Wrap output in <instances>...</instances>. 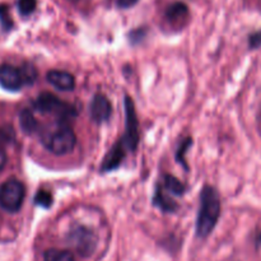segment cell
Masks as SVG:
<instances>
[{"mask_svg": "<svg viewBox=\"0 0 261 261\" xmlns=\"http://www.w3.org/2000/svg\"><path fill=\"white\" fill-rule=\"evenodd\" d=\"M250 48H259L261 47V30L251 33L249 37Z\"/></svg>", "mask_w": 261, "mask_h": 261, "instance_id": "cell-22", "label": "cell"}, {"mask_svg": "<svg viewBox=\"0 0 261 261\" xmlns=\"http://www.w3.org/2000/svg\"><path fill=\"white\" fill-rule=\"evenodd\" d=\"M35 109L41 114H51L58 116L59 121L68 122L70 117L75 116L76 110L71 105L65 103L53 93H41L35 101Z\"/></svg>", "mask_w": 261, "mask_h": 261, "instance_id": "cell-3", "label": "cell"}, {"mask_svg": "<svg viewBox=\"0 0 261 261\" xmlns=\"http://www.w3.org/2000/svg\"><path fill=\"white\" fill-rule=\"evenodd\" d=\"M5 165H7V154L4 149H0V171L5 167Z\"/></svg>", "mask_w": 261, "mask_h": 261, "instance_id": "cell-24", "label": "cell"}, {"mask_svg": "<svg viewBox=\"0 0 261 261\" xmlns=\"http://www.w3.org/2000/svg\"><path fill=\"white\" fill-rule=\"evenodd\" d=\"M0 86L9 92H18L24 86L20 68L13 66L10 64L0 65Z\"/></svg>", "mask_w": 261, "mask_h": 261, "instance_id": "cell-7", "label": "cell"}, {"mask_svg": "<svg viewBox=\"0 0 261 261\" xmlns=\"http://www.w3.org/2000/svg\"><path fill=\"white\" fill-rule=\"evenodd\" d=\"M89 115H91V119L98 124L109 121L112 115V106L111 102L105 94L97 93L92 98L91 106H89Z\"/></svg>", "mask_w": 261, "mask_h": 261, "instance_id": "cell-8", "label": "cell"}, {"mask_svg": "<svg viewBox=\"0 0 261 261\" xmlns=\"http://www.w3.org/2000/svg\"><path fill=\"white\" fill-rule=\"evenodd\" d=\"M46 79L54 88L59 89V91L68 92L75 88V78L73 76V74L68 73V71L54 69L46 74Z\"/></svg>", "mask_w": 261, "mask_h": 261, "instance_id": "cell-9", "label": "cell"}, {"mask_svg": "<svg viewBox=\"0 0 261 261\" xmlns=\"http://www.w3.org/2000/svg\"><path fill=\"white\" fill-rule=\"evenodd\" d=\"M37 0H18V9L22 15H30L35 12Z\"/></svg>", "mask_w": 261, "mask_h": 261, "instance_id": "cell-20", "label": "cell"}, {"mask_svg": "<svg viewBox=\"0 0 261 261\" xmlns=\"http://www.w3.org/2000/svg\"><path fill=\"white\" fill-rule=\"evenodd\" d=\"M125 135L122 137L121 142L125 148L132 152H135L139 144V124H138L137 112L133 99L129 96H125Z\"/></svg>", "mask_w": 261, "mask_h": 261, "instance_id": "cell-6", "label": "cell"}, {"mask_svg": "<svg viewBox=\"0 0 261 261\" xmlns=\"http://www.w3.org/2000/svg\"><path fill=\"white\" fill-rule=\"evenodd\" d=\"M15 139V132L12 126H3L0 127V149H3V147L5 145H9L14 142Z\"/></svg>", "mask_w": 261, "mask_h": 261, "instance_id": "cell-16", "label": "cell"}, {"mask_svg": "<svg viewBox=\"0 0 261 261\" xmlns=\"http://www.w3.org/2000/svg\"><path fill=\"white\" fill-rule=\"evenodd\" d=\"M153 203H154V205L158 206L161 211L167 212V213H173V212L177 211L178 208L177 204H176L170 196L166 195V194L163 193L162 189L160 188L155 190L154 198H153Z\"/></svg>", "mask_w": 261, "mask_h": 261, "instance_id": "cell-13", "label": "cell"}, {"mask_svg": "<svg viewBox=\"0 0 261 261\" xmlns=\"http://www.w3.org/2000/svg\"><path fill=\"white\" fill-rule=\"evenodd\" d=\"M125 158V145L122 144L121 140L116 143L111 149L109 150V153L105 157L103 163H102L101 171L102 172H110V171L116 170L117 167H120V165L122 163Z\"/></svg>", "mask_w": 261, "mask_h": 261, "instance_id": "cell-11", "label": "cell"}, {"mask_svg": "<svg viewBox=\"0 0 261 261\" xmlns=\"http://www.w3.org/2000/svg\"><path fill=\"white\" fill-rule=\"evenodd\" d=\"M43 261H75V259L68 250L48 249L43 254Z\"/></svg>", "mask_w": 261, "mask_h": 261, "instance_id": "cell-14", "label": "cell"}, {"mask_svg": "<svg viewBox=\"0 0 261 261\" xmlns=\"http://www.w3.org/2000/svg\"><path fill=\"white\" fill-rule=\"evenodd\" d=\"M25 188L18 178H9L0 188V205L8 213H17L24 201Z\"/></svg>", "mask_w": 261, "mask_h": 261, "instance_id": "cell-5", "label": "cell"}, {"mask_svg": "<svg viewBox=\"0 0 261 261\" xmlns=\"http://www.w3.org/2000/svg\"><path fill=\"white\" fill-rule=\"evenodd\" d=\"M165 188L166 190L175 194V195H184L186 191L185 185H184L178 178H176L175 176L172 175L165 176Z\"/></svg>", "mask_w": 261, "mask_h": 261, "instance_id": "cell-15", "label": "cell"}, {"mask_svg": "<svg viewBox=\"0 0 261 261\" xmlns=\"http://www.w3.org/2000/svg\"><path fill=\"white\" fill-rule=\"evenodd\" d=\"M138 3V0H117V5L122 9H126V8L133 7Z\"/></svg>", "mask_w": 261, "mask_h": 261, "instance_id": "cell-23", "label": "cell"}, {"mask_svg": "<svg viewBox=\"0 0 261 261\" xmlns=\"http://www.w3.org/2000/svg\"><path fill=\"white\" fill-rule=\"evenodd\" d=\"M191 144H193V140H191V138H186L184 142H181V145L178 147L177 153H176V160H177V162L180 163V165L184 166V168H185V170H188V166H186V160L184 155H185L186 150L189 149V147H190Z\"/></svg>", "mask_w": 261, "mask_h": 261, "instance_id": "cell-18", "label": "cell"}, {"mask_svg": "<svg viewBox=\"0 0 261 261\" xmlns=\"http://www.w3.org/2000/svg\"><path fill=\"white\" fill-rule=\"evenodd\" d=\"M0 19H2V24L4 27L5 31L9 30L12 27V20L9 18V13H8V8L7 7H0Z\"/></svg>", "mask_w": 261, "mask_h": 261, "instance_id": "cell-21", "label": "cell"}, {"mask_svg": "<svg viewBox=\"0 0 261 261\" xmlns=\"http://www.w3.org/2000/svg\"><path fill=\"white\" fill-rule=\"evenodd\" d=\"M221 217V199L212 186H204L200 193V208L196 218V234L206 239L216 228Z\"/></svg>", "mask_w": 261, "mask_h": 261, "instance_id": "cell-1", "label": "cell"}, {"mask_svg": "<svg viewBox=\"0 0 261 261\" xmlns=\"http://www.w3.org/2000/svg\"><path fill=\"white\" fill-rule=\"evenodd\" d=\"M35 203L43 208H50L53 205V195L48 191L40 190L35 196Z\"/></svg>", "mask_w": 261, "mask_h": 261, "instance_id": "cell-19", "label": "cell"}, {"mask_svg": "<svg viewBox=\"0 0 261 261\" xmlns=\"http://www.w3.org/2000/svg\"><path fill=\"white\" fill-rule=\"evenodd\" d=\"M66 239L82 257L91 256L96 251L97 244H98L96 233L89 227L83 226V224H75L71 227Z\"/></svg>", "mask_w": 261, "mask_h": 261, "instance_id": "cell-4", "label": "cell"}, {"mask_svg": "<svg viewBox=\"0 0 261 261\" xmlns=\"http://www.w3.org/2000/svg\"><path fill=\"white\" fill-rule=\"evenodd\" d=\"M42 144L55 155H65L76 145V135L68 122L59 121V126L53 132H45L41 137Z\"/></svg>", "mask_w": 261, "mask_h": 261, "instance_id": "cell-2", "label": "cell"}, {"mask_svg": "<svg viewBox=\"0 0 261 261\" xmlns=\"http://www.w3.org/2000/svg\"><path fill=\"white\" fill-rule=\"evenodd\" d=\"M20 71H22L24 86H32V84L35 83L36 78H37V71L33 68V65H31V64H24V65L20 68Z\"/></svg>", "mask_w": 261, "mask_h": 261, "instance_id": "cell-17", "label": "cell"}, {"mask_svg": "<svg viewBox=\"0 0 261 261\" xmlns=\"http://www.w3.org/2000/svg\"><path fill=\"white\" fill-rule=\"evenodd\" d=\"M189 8L184 3H173L166 10V20L171 27L182 28L189 20Z\"/></svg>", "mask_w": 261, "mask_h": 261, "instance_id": "cell-10", "label": "cell"}, {"mask_svg": "<svg viewBox=\"0 0 261 261\" xmlns=\"http://www.w3.org/2000/svg\"><path fill=\"white\" fill-rule=\"evenodd\" d=\"M19 125L20 129L24 134L32 135L38 130L37 120L30 109H23L19 114Z\"/></svg>", "mask_w": 261, "mask_h": 261, "instance_id": "cell-12", "label": "cell"}, {"mask_svg": "<svg viewBox=\"0 0 261 261\" xmlns=\"http://www.w3.org/2000/svg\"><path fill=\"white\" fill-rule=\"evenodd\" d=\"M255 244L257 247H261V231L256 234V240H255Z\"/></svg>", "mask_w": 261, "mask_h": 261, "instance_id": "cell-25", "label": "cell"}]
</instances>
